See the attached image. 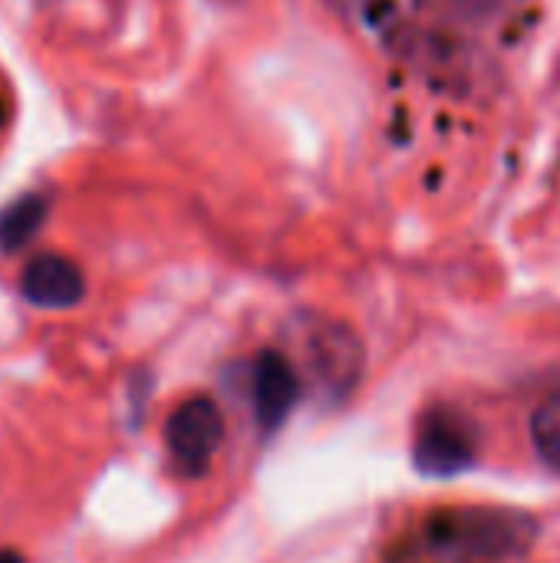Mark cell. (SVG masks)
<instances>
[{"mask_svg": "<svg viewBox=\"0 0 560 563\" xmlns=\"http://www.w3.org/2000/svg\"><path fill=\"white\" fill-rule=\"evenodd\" d=\"M46 218V198L40 195H23L20 201H13L3 214H0V247L3 251H17L23 247L43 224Z\"/></svg>", "mask_w": 560, "mask_h": 563, "instance_id": "obj_7", "label": "cell"}, {"mask_svg": "<svg viewBox=\"0 0 560 563\" xmlns=\"http://www.w3.org/2000/svg\"><path fill=\"white\" fill-rule=\"evenodd\" d=\"M0 563H23L17 551H0Z\"/></svg>", "mask_w": 560, "mask_h": 563, "instance_id": "obj_9", "label": "cell"}, {"mask_svg": "<svg viewBox=\"0 0 560 563\" xmlns=\"http://www.w3.org/2000/svg\"><path fill=\"white\" fill-rule=\"evenodd\" d=\"M224 442V416L215 399L191 396L185 399L165 422V445L182 475L201 478L208 475L218 449Z\"/></svg>", "mask_w": 560, "mask_h": 563, "instance_id": "obj_3", "label": "cell"}, {"mask_svg": "<svg viewBox=\"0 0 560 563\" xmlns=\"http://www.w3.org/2000/svg\"><path fill=\"white\" fill-rule=\"evenodd\" d=\"M251 399L261 432H277L300 399V379L284 353L264 350L251 369Z\"/></svg>", "mask_w": 560, "mask_h": 563, "instance_id": "obj_5", "label": "cell"}, {"mask_svg": "<svg viewBox=\"0 0 560 563\" xmlns=\"http://www.w3.org/2000/svg\"><path fill=\"white\" fill-rule=\"evenodd\" d=\"M479 452V429L475 422L455 406H432L419 416L413 459L422 475L449 478L472 468Z\"/></svg>", "mask_w": 560, "mask_h": 563, "instance_id": "obj_2", "label": "cell"}, {"mask_svg": "<svg viewBox=\"0 0 560 563\" xmlns=\"http://www.w3.org/2000/svg\"><path fill=\"white\" fill-rule=\"evenodd\" d=\"M307 360L314 379L330 399H347L363 376V343L340 323L314 330Z\"/></svg>", "mask_w": 560, "mask_h": 563, "instance_id": "obj_4", "label": "cell"}, {"mask_svg": "<svg viewBox=\"0 0 560 563\" xmlns=\"http://www.w3.org/2000/svg\"><path fill=\"white\" fill-rule=\"evenodd\" d=\"M531 521L505 511H442L426 518L399 548L396 563H475L518 554Z\"/></svg>", "mask_w": 560, "mask_h": 563, "instance_id": "obj_1", "label": "cell"}, {"mask_svg": "<svg viewBox=\"0 0 560 563\" xmlns=\"http://www.w3.org/2000/svg\"><path fill=\"white\" fill-rule=\"evenodd\" d=\"M531 439L541 462L560 475V389H554L531 419Z\"/></svg>", "mask_w": 560, "mask_h": 563, "instance_id": "obj_8", "label": "cell"}, {"mask_svg": "<svg viewBox=\"0 0 560 563\" xmlns=\"http://www.w3.org/2000/svg\"><path fill=\"white\" fill-rule=\"evenodd\" d=\"M20 297L40 310H69L86 297V280L69 257L36 254L20 274Z\"/></svg>", "mask_w": 560, "mask_h": 563, "instance_id": "obj_6", "label": "cell"}]
</instances>
